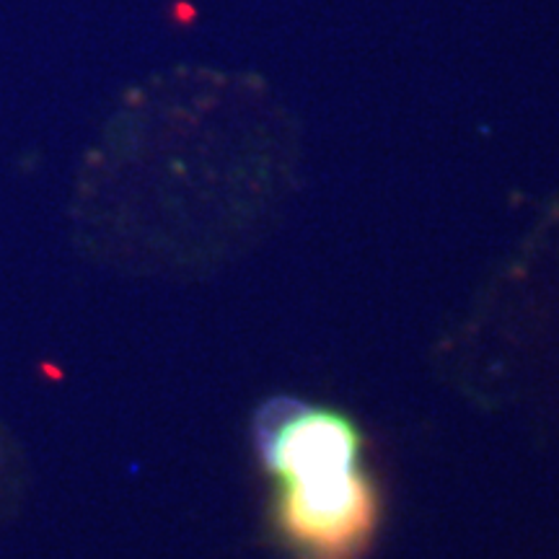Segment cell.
Segmentation results:
<instances>
[{
  "instance_id": "1",
  "label": "cell",
  "mask_w": 559,
  "mask_h": 559,
  "mask_svg": "<svg viewBox=\"0 0 559 559\" xmlns=\"http://www.w3.org/2000/svg\"><path fill=\"white\" fill-rule=\"evenodd\" d=\"M272 519L296 559H362L379 531V489L360 469L283 481Z\"/></svg>"
},
{
  "instance_id": "2",
  "label": "cell",
  "mask_w": 559,
  "mask_h": 559,
  "mask_svg": "<svg viewBox=\"0 0 559 559\" xmlns=\"http://www.w3.org/2000/svg\"><path fill=\"white\" fill-rule=\"evenodd\" d=\"M264 461L283 481H304L358 469L360 436L330 409H300L262 440Z\"/></svg>"
}]
</instances>
